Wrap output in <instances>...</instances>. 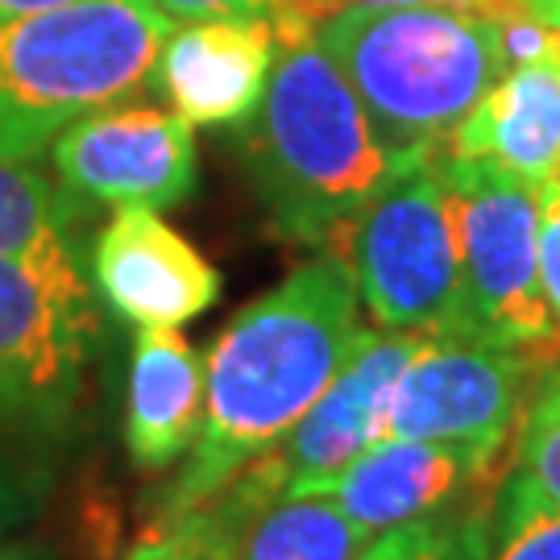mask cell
I'll list each match as a JSON object with an SVG mask.
<instances>
[{"label":"cell","instance_id":"6da1fadb","mask_svg":"<svg viewBox=\"0 0 560 560\" xmlns=\"http://www.w3.org/2000/svg\"><path fill=\"white\" fill-rule=\"evenodd\" d=\"M358 282L340 254L245 303L203 365V423L191 460L159 502V520L187 515L303 420L361 340Z\"/></svg>","mask_w":560,"mask_h":560},{"label":"cell","instance_id":"7a4b0ae2","mask_svg":"<svg viewBox=\"0 0 560 560\" xmlns=\"http://www.w3.org/2000/svg\"><path fill=\"white\" fill-rule=\"evenodd\" d=\"M241 150L275 233L324 254H340L361 212L411 171L316 38L282 46Z\"/></svg>","mask_w":560,"mask_h":560},{"label":"cell","instance_id":"3957f363","mask_svg":"<svg viewBox=\"0 0 560 560\" xmlns=\"http://www.w3.org/2000/svg\"><path fill=\"white\" fill-rule=\"evenodd\" d=\"M316 42L402 166L448 154L457 125L506 71L499 21L444 4H349L320 21Z\"/></svg>","mask_w":560,"mask_h":560},{"label":"cell","instance_id":"277c9868","mask_svg":"<svg viewBox=\"0 0 560 560\" xmlns=\"http://www.w3.org/2000/svg\"><path fill=\"white\" fill-rule=\"evenodd\" d=\"M175 21L150 0H71L0 18V154L38 159L71 120L133 101Z\"/></svg>","mask_w":560,"mask_h":560},{"label":"cell","instance_id":"5b68a950","mask_svg":"<svg viewBox=\"0 0 560 560\" xmlns=\"http://www.w3.org/2000/svg\"><path fill=\"white\" fill-rule=\"evenodd\" d=\"M441 159L390 183L358 217L340 258L349 261L358 300L378 328L474 340L460 282L457 208Z\"/></svg>","mask_w":560,"mask_h":560},{"label":"cell","instance_id":"8992f818","mask_svg":"<svg viewBox=\"0 0 560 560\" xmlns=\"http://www.w3.org/2000/svg\"><path fill=\"white\" fill-rule=\"evenodd\" d=\"M101 332L80 261L0 254V428L30 444L62 441Z\"/></svg>","mask_w":560,"mask_h":560},{"label":"cell","instance_id":"52a82bcc","mask_svg":"<svg viewBox=\"0 0 560 560\" xmlns=\"http://www.w3.org/2000/svg\"><path fill=\"white\" fill-rule=\"evenodd\" d=\"M457 208L460 282L474 340L548 353L552 316L540 291V196L490 162L441 159Z\"/></svg>","mask_w":560,"mask_h":560},{"label":"cell","instance_id":"ba28073f","mask_svg":"<svg viewBox=\"0 0 560 560\" xmlns=\"http://www.w3.org/2000/svg\"><path fill=\"white\" fill-rule=\"evenodd\" d=\"M536 365L540 353L527 349L428 337L390 390L382 436L457 444L494 465L523 416Z\"/></svg>","mask_w":560,"mask_h":560},{"label":"cell","instance_id":"9c48e42d","mask_svg":"<svg viewBox=\"0 0 560 560\" xmlns=\"http://www.w3.org/2000/svg\"><path fill=\"white\" fill-rule=\"evenodd\" d=\"M50 154L75 200L113 208H175L200 175L191 125L154 104H108L71 120Z\"/></svg>","mask_w":560,"mask_h":560},{"label":"cell","instance_id":"30bf717a","mask_svg":"<svg viewBox=\"0 0 560 560\" xmlns=\"http://www.w3.org/2000/svg\"><path fill=\"white\" fill-rule=\"evenodd\" d=\"M101 300L133 328H183L221 300V275L154 208H117L92 249Z\"/></svg>","mask_w":560,"mask_h":560},{"label":"cell","instance_id":"8fae6325","mask_svg":"<svg viewBox=\"0 0 560 560\" xmlns=\"http://www.w3.org/2000/svg\"><path fill=\"white\" fill-rule=\"evenodd\" d=\"M423 340L428 337L420 332H386V328L361 332L337 378L324 386L320 399L303 411V420L275 448V457L287 469L282 494H300L303 486L337 474L374 441H382L390 390Z\"/></svg>","mask_w":560,"mask_h":560},{"label":"cell","instance_id":"7c38bea8","mask_svg":"<svg viewBox=\"0 0 560 560\" xmlns=\"http://www.w3.org/2000/svg\"><path fill=\"white\" fill-rule=\"evenodd\" d=\"M279 38L270 21H187L162 46L159 80L171 108L191 129H229L258 113L275 71Z\"/></svg>","mask_w":560,"mask_h":560},{"label":"cell","instance_id":"4fadbf2b","mask_svg":"<svg viewBox=\"0 0 560 560\" xmlns=\"http://www.w3.org/2000/svg\"><path fill=\"white\" fill-rule=\"evenodd\" d=\"M486 469V460L457 444L382 436L345 469L303 486L300 494H324L365 532H386L448 506L460 490L478 486Z\"/></svg>","mask_w":560,"mask_h":560},{"label":"cell","instance_id":"5bb4252c","mask_svg":"<svg viewBox=\"0 0 560 560\" xmlns=\"http://www.w3.org/2000/svg\"><path fill=\"white\" fill-rule=\"evenodd\" d=\"M453 159L490 162L536 196L560 183V46L506 67L448 141Z\"/></svg>","mask_w":560,"mask_h":560},{"label":"cell","instance_id":"9a60e30c","mask_svg":"<svg viewBox=\"0 0 560 560\" xmlns=\"http://www.w3.org/2000/svg\"><path fill=\"white\" fill-rule=\"evenodd\" d=\"M203 361L171 328H138L125 395V453L138 469H171L200 436Z\"/></svg>","mask_w":560,"mask_h":560},{"label":"cell","instance_id":"2e32d148","mask_svg":"<svg viewBox=\"0 0 560 560\" xmlns=\"http://www.w3.org/2000/svg\"><path fill=\"white\" fill-rule=\"evenodd\" d=\"M370 540L324 494H279L241 523L229 560H358Z\"/></svg>","mask_w":560,"mask_h":560},{"label":"cell","instance_id":"e0dca14e","mask_svg":"<svg viewBox=\"0 0 560 560\" xmlns=\"http://www.w3.org/2000/svg\"><path fill=\"white\" fill-rule=\"evenodd\" d=\"M80 200L42 175L34 159L0 154V254L25 261H80L71 229Z\"/></svg>","mask_w":560,"mask_h":560},{"label":"cell","instance_id":"ac0fdd59","mask_svg":"<svg viewBox=\"0 0 560 560\" xmlns=\"http://www.w3.org/2000/svg\"><path fill=\"white\" fill-rule=\"evenodd\" d=\"M481 560H560V506L511 469L481 511Z\"/></svg>","mask_w":560,"mask_h":560},{"label":"cell","instance_id":"d6986e66","mask_svg":"<svg viewBox=\"0 0 560 560\" xmlns=\"http://www.w3.org/2000/svg\"><path fill=\"white\" fill-rule=\"evenodd\" d=\"M520 420L515 469H523L544 499L560 506V353H540Z\"/></svg>","mask_w":560,"mask_h":560},{"label":"cell","instance_id":"ffe728a7","mask_svg":"<svg viewBox=\"0 0 560 560\" xmlns=\"http://www.w3.org/2000/svg\"><path fill=\"white\" fill-rule=\"evenodd\" d=\"M481 511H432L423 520L386 527L378 540L365 544L358 560H481Z\"/></svg>","mask_w":560,"mask_h":560},{"label":"cell","instance_id":"44dd1931","mask_svg":"<svg viewBox=\"0 0 560 560\" xmlns=\"http://www.w3.org/2000/svg\"><path fill=\"white\" fill-rule=\"evenodd\" d=\"M25 448H38V444L0 428V544L13 527H21L38 511L46 481H50L42 457H30Z\"/></svg>","mask_w":560,"mask_h":560},{"label":"cell","instance_id":"7402d4cb","mask_svg":"<svg viewBox=\"0 0 560 560\" xmlns=\"http://www.w3.org/2000/svg\"><path fill=\"white\" fill-rule=\"evenodd\" d=\"M536 254H540V291L552 316V345L560 353V183L540 191V229H536Z\"/></svg>","mask_w":560,"mask_h":560},{"label":"cell","instance_id":"603a6c76","mask_svg":"<svg viewBox=\"0 0 560 560\" xmlns=\"http://www.w3.org/2000/svg\"><path fill=\"white\" fill-rule=\"evenodd\" d=\"M171 21H217V18H249L270 21L279 0H150Z\"/></svg>","mask_w":560,"mask_h":560},{"label":"cell","instance_id":"cb8c5ba5","mask_svg":"<svg viewBox=\"0 0 560 560\" xmlns=\"http://www.w3.org/2000/svg\"><path fill=\"white\" fill-rule=\"evenodd\" d=\"M125 560H203L200 552H191L183 540L166 536V532H145V540L129 552Z\"/></svg>","mask_w":560,"mask_h":560},{"label":"cell","instance_id":"d4e9b609","mask_svg":"<svg viewBox=\"0 0 560 560\" xmlns=\"http://www.w3.org/2000/svg\"><path fill=\"white\" fill-rule=\"evenodd\" d=\"M71 0H0V18H25V13H42V9H59Z\"/></svg>","mask_w":560,"mask_h":560},{"label":"cell","instance_id":"484cf974","mask_svg":"<svg viewBox=\"0 0 560 560\" xmlns=\"http://www.w3.org/2000/svg\"><path fill=\"white\" fill-rule=\"evenodd\" d=\"M523 13H532L536 21H544L548 30H557L560 34V0H520Z\"/></svg>","mask_w":560,"mask_h":560},{"label":"cell","instance_id":"4316f807","mask_svg":"<svg viewBox=\"0 0 560 560\" xmlns=\"http://www.w3.org/2000/svg\"><path fill=\"white\" fill-rule=\"evenodd\" d=\"M0 560H55L42 544L18 540V544H0Z\"/></svg>","mask_w":560,"mask_h":560}]
</instances>
